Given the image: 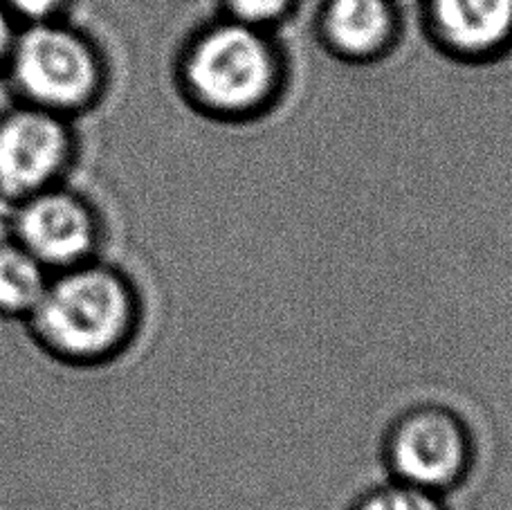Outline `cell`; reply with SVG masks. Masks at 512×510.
I'll use <instances>...</instances> for the list:
<instances>
[{
	"label": "cell",
	"instance_id": "cell-1",
	"mask_svg": "<svg viewBox=\"0 0 512 510\" xmlns=\"http://www.w3.org/2000/svg\"><path fill=\"white\" fill-rule=\"evenodd\" d=\"M142 297L133 279L104 263L61 270L30 315L34 338L61 362L99 367L131 346L142 326Z\"/></svg>",
	"mask_w": 512,
	"mask_h": 510
},
{
	"label": "cell",
	"instance_id": "cell-2",
	"mask_svg": "<svg viewBox=\"0 0 512 510\" xmlns=\"http://www.w3.org/2000/svg\"><path fill=\"white\" fill-rule=\"evenodd\" d=\"M182 95L198 113L245 122L268 113L286 84V61L272 32L218 18L191 36L178 63Z\"/></svg>",
	"mask_w": 512,
	"mask_h": 510
},
{
	"label": "cell",
	"instance_id": "cell-3",
	"mask_svg": "<svg viewBox=\"0 0 512 510\" xmlns=\"http://www.w3.org/2000/svg\"><path fill=\"white\" fill-rule=\"evenodd\" d=\"M477 454V436L468 418L441 400H418L402 407L380 439L387 477L438 497L468 484Z\"/></svg>",
	"mask_w": 512,
	"mask_h": 510
},
{
	"label": "cell",
	"instance_id": "cell-4",
	"mask_svg": "<svg viewBox=\"0 0 512 510\" xmlns=\"http://www.w3.org/2000/svg\"><path fill=\"white\" fill-rule=\"evenodd\" d=\"M12 66L18 88L50 113L81 108L102 84V66L90 43L50 23H36L16 39Z\"/></svg>",
	"mask_w": 512,
	"mask_h": 510
},
{
	"label": "cell",
	"instance_id": "cell-5",
	"mask_svg": "<svg viewBox=\"0 0 512 510\" xmlns=\"http://www.w3.org/2000/svg\"><path fill=\"white\" fill-rule=\"evenodd\" d=\"M16 243L45 268L68 270L95 259L102 225L95 209L70 191L45 189L23 200L14 221Z\"/></svg>",
	"mask_w": 512,
	"mask_h": 510
},
{
	"label": "cell",
	"instance_id": "cell-6",
	"mask_svg": "<svg viewBox=\"0 0 512 510\" xmlns=\"http://www.w3.org/2000/svg\"><path fill=\"white\" fill-rule=\"evenodd\" d=\"M70 135L43 108L18 111L0 122V196L27 200L54 182L70 160Z\"/></svg>",
	"mask_w": 512,
	"mask_h": 510
},
{
	"label": "cell",
	"instance_id": "cell-7",
	"mask_svg": "<svg viewBox=\"0 0 512 510\" xmlns=\"http://www.w3.org/2000/svg\"><path fill=\"white\" fill-rule=\"evenodd\" d=\"M425 25L452 59L490 61L512 48V0H425Z\"/></svg>",
	"mask_w": 512,
	"mask_h": 510
},
{
	"label": "cell",
	"instance_id": "cell-8",
	"mask_svg": "<svg viewBox=\"0 0 512 510\" xmlns=\"http://www.w3.org/2000/svg\"><path fill=\"white\" fill-rule=\"evenodd\" d=\"M400 16L393 0H324L317 34L333 57L369 63L387 57L398 41Z\"/></svg>",
	"mask_w": 512,
	"mask_h": 510
},
{
	"label": "cell",
	"instance_id": "cell-9",
	"mask_svg": "<svg viewBox=\"0 0 512 510\" xmlns=\"http://www.w3.org/2000/svg\"><path fill=\"white\" fill-rule=\"evenodd\" d=\"M48 284V268L23 245L0 243V315H32Z\"/></svg>",
	"mask_w": 512,
	"mask_h": 510
},
{
	"label": "cell",
	"instance_id": "cell-10",
	"mask_svg": "<svg viewBox=\"0 0 512 510\" xmlns=\"http://www.w3.org/2000/svg\"><path fill=\"white\" fill-rule=\"evenodd\" d=\"M346 510H447L445 497L387 479L362 490Z\"/></svg>",
	"mask_w": 512,
	"mask_h": 510
},
{
	"label": "cell",
	"instance_id": "cell-11",
	"mask_svg": "<svg viewBox=\"0 0 512 510\" xmlns=\"http://www.w3.org/2000/svg\"><path fill=\"white\" fill-rule=\"evenodd\" d=\"M297 5L299 0H223V16L256 30L272 32L274 27L288 21Z\"/></svg>",
	"mask_w": 512,
	"mask_h": 510
},
{
	"label": "cell",
	"instance_id": "cell-12",
	"mask_svg": "<svg viewBox=\"0 0 512 510\" xmlns=\"http://www.w3.org/2000/svg\"><path fill=\"white\" fill-rule=\"evenodd\" d=\"M63 0H5L9 14L25 18L30 23H48L59 12Z\"/></svg>",
	"mask_w": 512,
	"mask_h": 510
},
{
	"label": "cell",
	"instance_id": "cell-13",
	"mask_svg": "<svg viewBox=\"0 0 512 510\" xmlns=\"http://www.w3.org/2000/svg\"><path fill=\"white\" fill-rule=\"evenodd\" d=\"M14 43H16V34H14L12 14H9V9L5 5H0V63L12 59Z\"/></svg>",
	"mask_w": 512,
	"mask_h": 510
}]
</instances>
